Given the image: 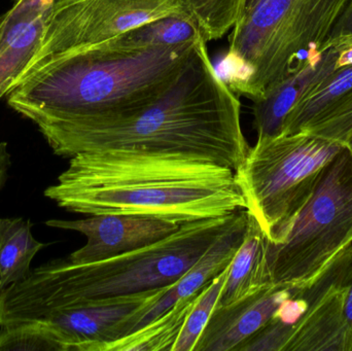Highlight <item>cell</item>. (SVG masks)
<instances>
[{"label": "cell", "mask_w": 352, "mask_h": 351, "mask_svg": "<svg viewBox=\"0 0 352 351\" xmlns=\"http://www.w3.org/2000/svg\"><path fill=\"white\" fill-rule=\"evenodd\" d=\"M352 65V47L339 52L337 58V67H346Z\"/></svg>", "instance_id": "27"}, {"label": "cell", "mask_w": 352, "mask_h": 351, "mask_svg": "<svg viewBox=\"0 0 352 351\" xmlns=\"http://www.w3.org/2000/svg\"><path fill=\"white\" fill-rule=\"evenodd\" d=\"M248 220L246 210L236 212L229 226L213 241L200 259L190 266V269L184 272L177 282L169 286L168 290L158 300L148 305L138 315L132 324L130 333L166 313L180 299L196 294L203 286L227 269L236 251L243 242Z\"/></svg>", "instance_id": "11"}, {"label": "cell", "mask_w": 352, "mask_h": 351, "mask_svg": "<svg viewBox=\"0 0 352 351\" xmlns=\"http://www.w3.org/2000/svg\"><path fill=\"white\" fill-rule=\"evenodd\" d=\"M0 351H78L67 333L47 319L0 327Z\"/></svg>", "instance_id": "20"}, {"label": "cell", "mask_w": 352, "mask_h": 351, "mask_svg": "<svg viewBox=\"0 0 352 351\" xmlns=\"http://www.w3.org/2000/svg\"><path fill=\"white\" fill-rule=\"evenodd\" d=\"M45 224L87 237L86 245L67 257L76 264L93 263L148 247L170 236L182 226L171 220L120 214H99L76 220H49Z\"/></svg>", "instance_id": "9"}, {"label": "cell", "mask_w": 352, "mask_h": 351, "mask_svg": "<svg viewBox=\"0 0 352 351\" xmlns=\"http://www.w3.org/2000/svg\"><path fill=\"white\" fill-rule=\"evenodd\" d=\"M49 10H8L0 16V99L6 96L38 49Z\"/></svg>", "instance_id": "13"}, {"label": "cell", "mask_w": 352, "mask_h": 351, "mask_svg": "<svg viewBox=\"0 0 352 351\" xmlns=\"http://www.w3.org/2000/svg\"><path fill=\"white\" fill-rule=\"evenodd\" d=\"M207 41L175 86L148 104L72 122L47 142L63 158L95 150H123L196 157L235 170L248 146L239 96L215 71Z\"/></svg>", "instance_id": "1"}, {"label": "cell", "mask_w": 352, "mask_h": 351, "mask_svg": "<svg viewBox=\"0 0 352 351\" xmlns=\"http://www.w3.org/2000/svg\"><path fill=\"white\" fill-rule=\"evenodd\" d=\"M45 197L74 214L142 216L180 225L246 208L229 167L196 157L123 148L72 157Z\"/></svg>", "instance_id": "2"}, {"label": "cell", "mask_w": 352, "mask_h": 351, "mask_svg": "<svg viewBox=\"0 0 352 351\" xmlns=\"http://www.w3.org/2000/svg\"><path fill=\"white\" fill-rule=\"evenodd\" d=\"M78 1V0H54L52 5H62V4L69 3V2Z\"/></svg>", "instance_id": "29"}, {"label": "cell", "mask_w": 352, "mask_h": 351, "mask_svg": "<svg viewBox=\"0 0 352 351\" xmlns=\"http://www.w3.org/2000/svg\"><path fill=\"white\" fill-rule=\"evenodd\" d=\"M352 245V155L342 150L327 165L305 205L280 240L267 241L271 284L299 286Z\"/></svg>", "instance_id": "7"}, {"label": "cell", "mask_w": 352, "mask_h": 351, "mask_svg": "<svg viewBox=\"0 0 352 351\" xmlns=\"http://www.w3.org/2000/svg\"><path fill=\"white\" fill-rule=\"evenodd\" d=\"M344 148L307 132L258 136L234 170L246 203L267 241L280 240L314 193L327 165Z\"/></svg>", "instance_id": "6"}, {"label": "cell", "mask_w": 352, "mask_h": 351, "mask_svg": "<svg viewBox=\"0 0 352 351\" xmlns=\"http://www.w3.org/2000/svg\"><path fill=\"white\" fill-rule=\"evenodd\" d=\"M339 52L329 49L316 64H311L281 82L271 94L254 103V127L258 136L281 133L283 122L300 97L322 78L338 69Z\"/></svg>", "instance_id": "14"}, {"label": "cell", "mask_w": 352, "mask_h": 351, "mask_svg": "<svg viewBox=\"0 0 352 351\" xmlns=\"http://www.w3.org/2000/svg\"><path fill=\"white\" fill-rule=\"evenodd\" d=\"M199 35L201 33L192 21L182 14H177L146 23L111 41L86 49L99 52L140 51L159 45L186 43Z\"/></svg>", "instance_id": "19"}, {"label": "cell", "mask_w": 352, "mask_h": 351, "mask_svg": "<svg viewBox=\"0 0 352 351\" xmlns=\"http://www.w3.org/2000/svg\"><path fill=\"white\" fill-rule=\"evenodd\" d=\"M236 212L186 223L170 236L109 259L53 260L0 293V327L56 311L173 286L229 226Z\"/></svg>", "instance_id": "4"}, {"label": "cell", "mask_w": 352, "mask_h": 351, "mask_svg": "<svg viewBox=\"0 0 352 351\" xmlns=\"http://www.w3.org/2000/svg\"><path fill=\"white\" fill-rule=\"evenodd\" d=\"M352 47V0L341 14L333 28L328 41L322 47V53L329 49L340 52Z\"/></svg>", "instance_id": "24"}, {"label": "cell", "mask_w": 352, "mask_h": 351, "mask_svg": "<svg viewBox=\"0 0 352 351\" xmlns=\"http://www.w3.org/2000/svg\"><path fill=\"white\" fill-rule=\"evenodd\" d=\"M351 0H258L240 16L215 71L238 96L258 102L322 59Z\"/></svg>", "instance_id": "5"}, {"label": "cell", "mask_w": 352, "mask_h": 351, "mask_svg": "<svg viewBox=\"0 0 352 351\" xmlns=\"http://www.w3.org/2000/svg\"><path fill=\"white\" fill-rule=\"evenodd\" d=\"M302 131L345 146L352 137V90L322 119Z\"/></svg>", "instance_id": "22"}, {"label": "cell", "mask_w": 352, "mask_h": 351, "mask_svg": "<svg viewBox=\"0 0 352 351\" xmlns=\"http://www.w3.org/2000/svg\"><path fill=\"white\" fill-rule=\"evenodd\" d=\"M258 0H243L242 2V8H241V14H240V16L242 14H245V12H250L256 3H258ZM239 16V18H240ZM239 20V19H238Z\"/></svg>", "instance_id": "28"}, {"label": "cell", "mask_w": 352, "mask_h": 351, "mask_svg": "<svg viewBox=\"0 0 352 351\" xmlns=\"http://www.w3.org/2000/svg\"><path fill=\"white\" fill-rule=\"evenodd\" d=\"M297 288L269 284L237 302L215 307L194 351H236L272 319Z\"/></svg>", "instance_id": "10"}, {"label": "cell", "mask_w": 352, "mask_h": 351, "mask_svg": "<svg viewBox=\"0 0 352 351\" xmlns=\"http://www.w3.org/2000/svg\"><path fill=\"white\" fill-rule=\"evenodd\" d=\"M30 220L0 218V293L31 273V262L47 247L31 232Z\"/></svg>", "instance_id": "16"}, {"label": "cell", "mask_w": 352, "mask_h": 351, "mask_svg": "<svg viewBox=\"0 0 352 351\" xmlns=\"http://www.w3.org/2000/svg\"><path fill=\"white\" fill-rule=\"evenodd\" d=\"M294 327L271 319L262 329L248 338L236 351H285Z\"/></svg>", "instance_id": "23"}, {"label": "cell", "mask_w": 352, "mask_h": 351, "mask_svg": "<svg viewBox=\"0 0 352 351\" xmlns=\"http://www.w3.org/2000/svg\"><path fill=\"white\" fill-rule=\"evenodd\" d=\"M10 165H12V160H10V154L8 152V144L0 142V190L8 181Z\"/></svg>", "instance_id": "25"}, {"label": "cell", "mask_w": 352, "mask_h": 351, "mask_svg": "<svg viewBox=\"0 0 352 351\" xmlns=\"http://www.w3.org/2000/svg\"><path fill=\"white\" fill-rule=\"evenodd\" d=\"M344 146L345 148H349V152H351V154L352 155V137L346 142V144H345Z\"/></svg>", "instance_id": "30"}, {"label": "cell", "mask_w": 352, "mask_h": 351, "mask_svg": "<svg viewBox=\"0 0 352 351\" xmlns=\"http://www.w3.org/2000/svg\"><path fill=\"white\" fill-rule=\"evenodd\" d=\"M352 90V65L338 68L304 93L283 122L281 133H296L322 119Z\"/></svg>", "instance_id": "17"}, {"label": "cell", "mask_w": 352, "mask_h": 351, "mask_svg": "<svg viewBox=\"0 0 352 351\" xmlns=\"http://www.w3.org/2000/svg\"><path fill=\"white\" fill-rule=\"evenodd\" d=\"M349 280L312 301L294 326L285 351H352V331L343 307Z\"/></svg>", "instance_id": "12"}, {"label": "cell", "mask_w": 352, "mask_h": 351, "mask_svg": "<svg viewBox=\"0 0 352 351\" xmlns=\"http://www.w3.org/2000/svg\"><path fill=\"white\" fill-rule=\"evenodd\" d=\"M228 268L201 288L171 351H194L219 302L227 278Z\"/></svg>", "instance_id": "21"}, {"label": "cell", "mask_w": 352, "mask_h": 351, "mask_svg": "<svg viewBox=\"0 0 352 351\" xmlns=\"http://www.w3.org/2000/svg\"><path fill=\"white\" fill-rule=\"evenodd\" d=\"M266 245V237L258 223L248 216L243 242L228 268L227 278L217 307L237 302L271 284L267 271Z\"/></svg>", "instance_id": "15"}, {"label": "cell", "mask_w": 352, "mask_h": 351, "mask_svg": "<svg viewBox=\"0 0 352 351\" xmlns=\"http://www.w3.org/2000/svg\"><path fill=\"white\" fill-rule=\"evenodd\" d=\"M202 37L140 51L84 49L45 58L26 68L6 101L47 139L78 120L160 98L190 65Z\"/></svg>", "instance_id": "3"}, {"label": "cell", "mask_w": 352, "mask_h": 351, "mask_svg": "<svg viewBox=\"0 0 352 351\" xmlns=\"http://www.w3.org/2000/svg\"><path fill=\"white\" fill-rule=\"evenodd\" d=\"M343 307H344V313L345 317H346L347 323H349L352 331V274L349 282H347L346 288H345Z\"/></svg>", "instance_id": "26"}, {"label": "cell", "mask_w": 352, "mask_h": 351, "mask_svg": "<svg viewBox=\"0 0 352 351\" xmlns=\"http://www.w3.org/2000/svg\"><path fill=\"white\" fill-rule=\"evenodd\" d=\"M200 291L180 299L175 306L144 327L119 339L101 343L97 351H171Z\"/></svg>", "instance_id": "18"}, {"label": "cell", "mask_w": 352, "mask_h": 351, "mask_svg": "<svg viewBox=\"0 0 352 351\" xmlns=\"http://www.w3.org/2000/svg\"><path fill=\"white\" fill-rule=\"evenodd\" d=\"M177 14H182L179 0H78L51 5L38 49L26 68L45 58L82 51Z\"/></svg>", "instance_id": "8"}]
</instances>
